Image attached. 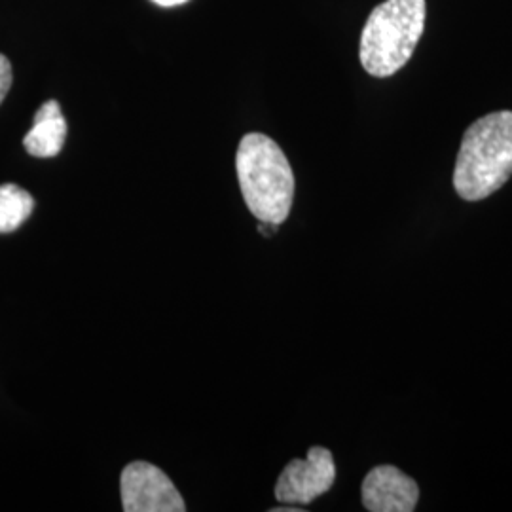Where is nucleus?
I'll list each match as a JSON object with an SVG mask.
<instances>
[{
  "mask_svg": "<svg viewBox=\"0 0 512 512\" xmlns=\"http://www.w3.org/2000/svg\"><path fill=\"white\" fill-rule=\"evenodd\" d=\"M512 175V110H499L469 126L454 171V188L465 202H480Z\"/></svg>",
  "mask_w": 512,
  "mask_h": 512,
  "instance_id": "1",
  "label": "nucleus"
},
{
  "mask_svg": "<svg viewBox=\"0 0 512 512\" xmlns=\"http://www.w3.org/2000/svg\"><path fill=\"white\" fill-rule=\"evenodd\" d=\"M239 188L260 222L283 224L293 207L294 173L285 152L262 133H247L236 154Z\"/></svg>",
  "mask_w": 512,
  "mask_h": 512,
  "instance_id": "2",
  "label": "nucleus"
},
{
  "mask_svg": "<svg viewBox=\"0 0 512 512\" xmlns=\"http://www.w3.org/2000/svg\"><path fill=\"white\" fill-rule=\"evenodd\" d=\"M425 29V0H385L366 19L359 57L376 78L399 73L412 59Z\"/></svg>",
  "mask_w": 512,
  "mask_h": 512,
  "instance_id": "3",
  "label": "nucleus"
},
{
  "mask_svg": "<svg viewBox=\"0 0 512 512\" xmlns=\"http://www.w3.org/2000/svg\"><path fill=\"white\" fill-rule=\"evenodd\" d=\"M122 507L126 512H183V495L164 471L147 461H133L120 478Z\"/></svg>",
  "mask_w": 512,
  "mask_h": 512,
  "instance_id": "4",
  "label": "nucleus"
},
{
  "mask_svg": "<svg viewBox=\"0 0 512 512\" xmlns=\"http://www.w3.org/2000/svg\"><path fill=\"white\" fill-rule=\"evenodd\" d=\"M336 480V465L327 448L313 446L306 459H293L275 484V499L287 505H308L327 494Z\"/></svg>",
  "mask_w": 512,
  "mask_h": 512,
  "instance_id": "5",
  "label": "nucleus"
},
{
  "mask_svg": "<svg viewBox=\"0 0 512 512\" xmlns=\"http://www.w3.org/2000/svg\"><path fill=\"white\" fill-rule=\"evenodd\" d=\"M420 488L414 478L393 465H380L363 482V505L370 512H412L418 505Z\"/></svg>",
  "mask_w": 512,
  "mask_h": 512,
  "instance_id": "6",
  "label": "nucleus"
},
{
  "mask_svg": "<svg viewBox=\"0 0 512 512\" xmlns=\"http://www.w3.org/2000/svg\"><path fill=\"white\" fill-rule=\"evenodd\" d=\"M67 139V120L55 99L46 101L35 114V124L23 139V147L37 158H54Z\"/></svg>",
  "mask_w": 512,
  "mask_h": 512,
  "instance_id": "7",
  "label": "nucleus"
},
{
  "mask_svg": "<svg viewBox=\"0 0 512 512\" xmlns=\"http://www.w3.org/2000/svg\"><path fill=\"white\" fill-rule=\"evenodd\" d=\"M35 209L33 196L18 184H0V234L16 232Z\"/></svg>",
  "mask_w": 512,
  "mask_h": 512,
  "instance_id": "8",
  "label": "nucleus"
},
{
  "mask_svg": "<svg viewBox=\"0 0 512 512\" xmlns=\"http://www.w3.org/2000/svg\"><path fill=\"white\" fill-rule=\"evenodd\" d=\"M12 88V65L6 55L0 54V105Z\"/></svg>",
  "mask_w": 512,
  "mask_h": 512,
  "instance_id": "9",
  "label": "nucleus"
},
{
  "mask_svg": "<svg viewBox=\"0 0 512 512\" xmlns=\"http://www.w3.org/2000/svg\"><path fill=\"white\" fill-rule=\"evenodd\" d=\"M152 2L162 6V8H173V6H181V4L188 2V0H152Z\"/></svg>",
  "mask_w": 512,
  "mask_h": 512,
  "instance_id": "10",
  "label": "nucleus"
},
{
  "mask_svg": "<svg viewBox=\"0 0 512 512\" xmlns=\"http://www.w3.org/2000/svg\"><path fill=\"white\" fill-rule=\"evenodd\" d=\"M274 512H300L298 507H277V509H272Z\"/></svg>",
  "mask_w": 512,
  "mask_h": 512,
  "instance_id": "11",
  "label": "nucleus"
}]
</instances>
